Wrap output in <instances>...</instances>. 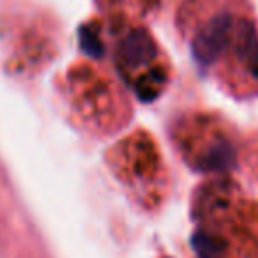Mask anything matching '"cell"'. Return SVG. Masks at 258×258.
Instances as JSON below:
<instances>
[{
	"mask_svg": "<svg viewBox=\"0 0 258 258\" xmlns=\"http://www.w3.org/2000/svg\"><path fill=\"white\" fill-rule=\"evenodd\" d=\"M80 44H82L83 51L90 57L99 58L103 55V43L97 37L96 30L89 29V27H83L82 32H80Z\"/></svg>",
	"mask_w": 258,
	"mask_h": 258,
	"instance_id": "6",
	"label": "cell"
},
{
	"mask_svg": "<svg viewBox=\"0 0 258 258\" xmlns=\"http://www.w3.org/2000/svg\"><path fill=\"white\" fill-rule=\"evenodd\" d=\"M235 161V151L230 144H216L200 158V166L209 172H221L228 170Z\"/></svg>",
	"mask_w": 258,
	"mask_h": 258,
	"instance_id": "3",
	"label": "cell"
},
{
	"mask_svg": "<svg viewBox=\"0 0 258 258\" xmlns=\"http://www.w3.org/2000/svg\"><path fill=\"white\" fill-rule=\"evenodd\" d=\"M233 34V20L223 15L214 18L207 27L202 29L193 43V53L200 64H212L228 46Z\"/></svg>",
	"mask_w": 258,
	"mask_h": 258,
	"instance_id": "1",
	"label": "cell"
},
{
	"mask_svg": "<svg viewBox=\"0 0 258 258\" xmlns=\"http://www.w3.org/2000/svg\"><path fill=\"white\" fill-rule=\"evenodd\" d=\"M156 57L154 39L145 30H133L118 46V58L129 69L142 68Z\"/></svg>",
	"mask_w": 258,
	"mask_h": 258,
	"instance_id": "2",
	"label": "cell"
},
{
	"mask_svg": "<svg viewBox=\"0 0 258 258\" xmlns=\"http://www.w3.org/2000/svg\"><path fill=\"white\" fill-rule=\"evenodd\" d=\"M239 55L240 60L246 64V68H249L254 75H258V36L251 23L240 25Z\"/></svg>",
	"mask_w": 258,
	"mask_h": 258,
	"instance_id": "4",
	"label": "cell"
},
{
	"mask_svg": "<svg viewBox=\"0 0 258 258\" xmlns=\"http://www.w3.org/2000/svg\"><path fill=\"white\" fill-rule=\"evenodd\" d=\"M193 247L198 258H221L223 251H225V244L221 240L205 232H198L193 237Z\"/></svg>",
	"mask_w": 258,
	"mask_h": 258,
	"instance_id": "5",
	"label": "cell"
}]
</instances>
